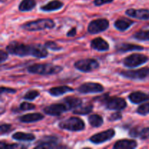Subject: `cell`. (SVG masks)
Returning <instances> with one entry per match:
<instances>
[{"mask_svg": "<svg viewBox=\"0 0 149 149\" xmlns=\"http://www.w3.org/2000/svg\"><path fill=\"white\" fill-rule=\"evenodd\" d=\"M6 50L12 55L19 57L31 55L35 58H45L48 55V51L47 50L45 45H41L39 44L27 45L16 41L9 43L6 47Z\"/></svg>", "mask_w": 149, "mask_h": 149, "instance_id": "obj_1", "label": "cell"}, {"mask_svg": "<svg viewBox=\"0 0 149 149\" xmlns=\"http://www.w3.org/2000/svg\"><path fill=\"white\" fill-rule=\"evenodd\" d=\"M63 71V67L51 63H36L28 67V71L31 74L40 75H52Z\"/></svg>", "mask_w": 149, "mask_h": 149, "instance_id": "obj_2", "label": "cell"}, {"mask_svg": "<svg viewBox=\"0 0 149 149\" xmlns=\"http://www.w3.org/2000/svg\"><path fill=\"white\" fill-rule=\"evenodd\" d=\"M55 26V22L52 19L42 18L31 22H27L22 25V28L29 31H37L44 30V29H53Z\"/></svg>", "mask_w": 149, "mask_h": 149, "instance_id": "obj_3", "label": "cell"}, {"mask_svg": "<svg viewBox=\"0 0 149 149\" xmlns=\"http://www.w3.org/2000/svg\"><path fill=\"white\" fill-rule=\"evenodd\" d=\"M101 102L109 110L122 111L127 107V102L122 97L116 96H102Z\"/></svg>", "mask_w": 149, "mask_h": 149, "instance_id": "obj_4", "label": "cell"}, {"mask_svg": "<svg viewBox=\"0 0 149 149\" xmlns=\"http://www.w3.org/2000/svg\"><path fill=\"white\" fill-rule=\"evenodd\" d=\"M58 127L62 130L78 132L81 131L85 127V124L84 121L79 117L72 116L65 120L62 121L58 124Z\"/></svg>", "mask_w": 149, "mask_h": 149, "instance_id": "obj_5", "label": "cell"}, {"mask_svg": "<svg viewBox=\"0 0 149 149\" xmlns=\"http://www.w3.org/2000/svg\"><path fill=\"white\" fill-rule=\"evenodd\" d=\"M100 66V64L95 59L93 58H85L77 61L74 63V67L77 70L82 72H90L94 70L97 69Z\"/></svg>", "mask_w": 149, "mask_h": 149, "instance_id": "obj_6", "label": "cell"}, {"mask_svg": "<svg viewBox=\"0 0 149 149\" xmlns=\"http://www.w3.org/2000/svg\"><path fill=\"white\" fill-rule=\"evenodd\" d=\"M148 60V58L146 55L135 53L125 58L123 61V64L128 68H135L146 63Z\"/></svg>", "mask_w": 149, "mask_h": 149, "instance_id": "obj_7", "label": "cell"}, {"mask_svg": "<svg viewBox=\"0 0 149 149\" xmlns=\"http://www.w3.org/2000/svg\"><path fill=\"white\" fill-rule=\"evenodd\" d=\"M109 22L107 19L105 18H100L96 19V20H92L88 25V28H87V31L90 33H93V34H96V33H100L109 28Z\"/></svg>", "mask_w": 149, "mask_h": 149, "instance_id": "obj_8", "label": "cell"}, {"mask_svg": "<svg viewBox=\"0 0 149 149\" xmlns=\"http://www.w3.org/2000/svg\"><path fill=\"white\" fill-rule=\"evenodd\" d=\"M120 75L130 79H144L149 76V67H144L137 70L122 71Z\"/></svg>", "mask_w": 149, "mask_h": 149, "instance_id": "obj_9", "label": "cell"}, {"mask_svg": "<svg viewBox=\"0 0 149 149\" xmlns=\"http://www.w3.org/2000/svg\"><path fill=\"white\" fill-rule=\"evenodd\" d=\"M59 139L55 136L44 137L39 141L35 146L36 148H64L63 146H60Z\"/></svg>", "mask_w": 149, "mask_h": 149, "instance_id": "obj_10", "label": "cell"}, {"mask_svg": "<svg viewBox=\"0 0 149 149\" xmlns=\"http://www.w3.org/2000/svg\"><path fill=\"white\" fill-rule=\"evenodd\" d=\"M104 90L102 84L95 82H86L81 84L77 88V91L81 94H90V93H101Z\"/></svg>", "mask_w": 149, "mask_h": 149, "instance_id": "obj_11", "label": "cell"}, {"mask_svg": "<svg viewBox=\"0 0 149 149\" xmlns=\"http://www.w3.org/2000/svg\"><path fill=\"white\" fill-rule=\"evenodd\" d=\"M114 130L109 129L91 136L90 138V141L95 144H100L111 140L114 137Z\"/></svg>", "mask_w": 149, "mask_h": 149, "instance_id": "obj_12", "label": "cell"}, {"mask_svg": "<svg viewBox=\"0 0 149 149\" xmlns=\"http://www.w3.org/2000/svg\"><path fill=\"white\" fill-rule=\"evenodd\" d=\"M43 111L46 114L49 115V116H58L68 110V109H67L65 103H54V104L49 105V106L45 107Z\"/></svg>", "mask_w": 149, "mask_h": 149, "instance_id": "obj_13", "label": "cell"}, {"mask_svg": "<svg viewBox=\"0 0 149 149\" xmlns=\"http://www.w3.org/2000/svg\"><path fill=\"white\" fill-rule=\"evenodd\" d=\"M127 15L139 20H149V10L148 9H129L125 12Z\"/></svg>", "mask_w": 149, "mask_h": 149, "instance_id": "obj_14", "label": "cell"}, {"mask_svg": "<svg viewBox=\"0 0 149 149\" xmlns=\"http://www.w3.org/2000/svg\"><path fill=\"white\" fill-rule=\"evenodd\" d=\"M128 97L129 100L135 104H139L143 102L149 100V95L141 91H136L130 93Z\"/></svg>", "mask_w": 149, "mask_h": 149, "instance_id": "obj_15", "label": "cell"}, {"mask_svg": "<svg viewBox=\"0 0 149 149\" xmlns=\"http://www.w3.org/2000/svg\"><path fill=\"white\" fill-rule=\"evenodd\" d=\"M45 118V116L40 113H27L23 115L18 118V120L23 123H33V122H39Z\"/></svg>", "mask_w": 149, "mask_h": 149, "instance_id": "obj_16", "label": "cell"}, {"mask_svg": "<svg viewBox=\"0 0 149 149\" xmlns=\"http://www.w3.org/2000/svg\"><path fill=\"white\" fill-rule=\"evenodd\" d=\"M91 47L97 51H107L109 49V45L102 37H97L91 41Z\"/></svg>", "mask_w": 149, "mask_h": 149, "instance_id": "obj_17", "label": "cell"}, {"mask_svg": "<svg viewBox=\"0 0 149 149\" xmlns=\"http://www.w3.org/2000/svg\"><path fill=\"white\" fill-rule=\"evenodd\" d=\"M138 146V143L134 140H120L116 141L113 148L115 149H132Z\"/></svg>", "mask_w": 149, "mask_h": 149, "instance_id": "obj_18", "label": "cell"}, {"mask_svg": "<svg viewBox=\"0 0 149 149\" xmlns=\"http://www.w3.org/2000/svg\"><path fill=\"white\" fill-rule=\"evenodd\" d=\"M63 103L66 106L68 110H71L73 109H77L82 105V100L79 97L75 96H68L64 98Z\"/></svg>", "mask_w": 149, "mask_h": 149, "instance_id": "obj_19", "label": "cell"}, {"mask_svg": "<svg viewBox=\"0 0 149 149\" xmlns=\"http://www.w3.org/2000/svg\"><path fill=\"white\" fill-rule=\"evenodd\" d=\"M135 22L132 21L130 19H128L127 17H120V18L117 19L114 23V26L116 27V29L121 31H126L127 29H129L132 25H133Z\"/></svg>", "mask_w": 149, "mask_h": 149, "instance_id": "obj_20", "label": "cell"}, {"mask_svg": "<svg viewBox=\"0 0 149 149\" xmlns=\"http://www.w3.org/2000/svg\"><path fill=\"white\" fill-rule=\"evenodd\" d=\"M64 4L60 0H52L40 7V10L45 12H51L58 10L63 7Z\"/></svg>", "mask_w": 149, "mask_h": 149, "instance_id": "obj_21", "label": "cell"}, {"mask_svg": "<svg viewBox=\"0 0 149 149\" xmlns=\"http://www.w3.org/2000/svg\"><path fill=\"white\" fill-rule=\"evenodd\" d=\"M116 51L119 52H127L135 50H143V47L140 45H133V44L122 43L118 45L116 47Z\"/></svg>", "mask_w": 149, "mask_h": 149, "instance_id": "obj_22", "label": "cell"}, {"mask_svg": "<svg viewBox=\"0 0 149 149\" xmlns=\"http://www.w3.org/2000/svg\"><path fill=\"white\" fill-rule=\"evenodd\" d=\"M74 89L71 87H68V86L63 85L60 86V87H52L49 90V93L52 96L54 97H57V96H61L65 94V93H68V92H73Z\"/></svg>", "mask_w": 149, "mask_h": 149, "instance_id": "obj_23", "label": "cell"}, {"mask_svg": "<svg viewBox=\"0 0 149 149\" xmlns=\"http://www.w3.org/2000/svg\"><path fill=\"white\" fill-rule=\"evenodd\" d=\"M36 0H22L19 4L18 10L21 12L31 11L36 7Z\"/></svg>", "mask_w": 149, "mask_h": 149, "instance_id": "obj_24", "label": "cell"}, {"mask_svg": "<svg viewBox=\"0 0 149 149\" xmlns=\"http://www.w3.org/2000/svg\"><path fill=\"white\" fill-rule=\"evenodd\" d=\"M12 138L19 141H33L35 140V135L31 133L17 132L12 135Z\"/></svg>", "mask_w": 149, "mask_h": 149, "instance_id": "obj_25", "label": "cell"}, {"mask_svg": "<svg viewBox=\"0 0 149 149\" xmlns=\"http://www.w3.org/2000/svg\"><path fill=\"white\" fill-rule=\"evenodd\" d=\"M88 121L90 125L93 127H100L103 124V119L98 114H92L89 116Z\"/></svg>", "mask_w": 149, "mask_h": 149, "instance_id": "obj_26", "label": "cell"}, {"mask_svg": "<svg viewBox=\"0 0 149 149\" xmlns=\"http://www.w3.org/2000/svg\"><path fill=\"white\" fill-rule=\"evenodd\" d=\"M93 106L92 104L86 105L84 106H79V107L75 109V110L73 111L74 114L78 115H87L91 113L93 111Z\"/></svg>", "mask_w": 149, "mask_h": 149, "instance_id": "obj_27", "label": "cell"}, {"mask_svg": "<svg viewBox=\"0 0 149 149\" xmlns=\"http://www.w3.org/2000/svg\"><path fill=\"white\" fill-rule=\"evenodd\" d=\"M133 37L137 40L149 41V30L138 31L133 35Z\"/></svg>", "mask_w": 149, "mask_h": 149, "instance_id": "obj_28", "label": "cell"}, {"mask_svg": "<svg viewBox=\"0 0 149 149\" xmlns=\"http://www.w3.org/2000/svg\"><path fill=\"white\" fill-rule=\"evenodd\" d=\"M39 95H40V93H39V92L37 91V90H29V91L23 95V98H24L25 100H34L35 98H36Z\"/></svg>", "mask_w": 149, "mask_h": 149, "instance_id": "obj_29", "label": "cell"}, {"mask_svg": "<svg viewBox=\"0 0 149 149\" xmlns=\"http://www.w3.org/2000/svg\"><path fill=\"white\" fill-rule=\"evenodd\" d=\"M137 113L140 115L145 116L149 113V103H145L141 105L137 109Z\"/></svg>", "mask_w": 149, "mask_h": 149, "instance_id": "obj_30", "label": "cell"}, {"mask_svg": "<svg viewBox=\"0 0 149 149\" xmlns=\"http://www.w3.org/2000/svg\"><path fill=\"white\" fill-rule=\"evenodd\" d=\"M45 46L46 47V48L48 49H50L53 51H59L62 49V47L59 46L58 44L55 43V42H52V41H48L45 43Z\"/></svg>", "mask_w": 149, "mask_h": 149, "instance_id": "obj_31", "label": "cell"}, {"mask_svg": "<svg viewBox=\"0 0 149 149\" xmlns=\"http://www.w3.org/2000/svg\"><path fill=\"white\" fill-rule=\"evenodd\" d=\"M0 147L1 148L5 149H15V148H26L25 146L22 145H18V144H9V143H1L0 144Z\"/></svg>", "mask_w": 149, "mask_h": 149, "instance_id": "obj_32", "label": "cell"}, {"mask_svg": "<svg viewBox=\"0 0 149 149\" xmlns=\"http://www.w3.org/2000/svg\"><path fill=\"white\" fill-rule=\"evenodd\" d=\"M138 138L141 140H146L149 138V127H145L140 129Z\"/></svg>", "mask_w": 149, "mask_h": 149, "instance_id": "obj_33", "label": "cell"}, {"mask_svg": "<svg viewBox=\"0 0 149 149\" xmlns=\"http://www.w3.org/2000/svg\"><path fill=\"white\" fill-rule=\"evenodd\" d=\"M20 109L21 111H30V110H33L35 109L36 106L35 105L32 104V103H27V102H23L20 105Z\"/></svg>", "mask_w": 149, "mask_h": 149, "instance_id": "obj_34", "label": "cell"}, {"mask_svg": "<svg viewBox=\"0 0 149 149\" xmlns=\"http://www.w3.org/2000/svg\"><path fill=\"white\" fill-rule=\"evenodd\" d=\"M12 129V125H9V124H3L0 126V132H1V135H4V134L8 133Z\"/></svg>", "mask_w": 149, "mask_h": 149, "instance_id": "obj_35", "label": "cell"}, {"mask_svg": "<svg viewBox=\"0 0 149 149\" xmlns=\"http://www.w3.org/2000/svg\"><path fill=\"white\" fill-rule=\"evenodd\" d=\"M122 118V115L121 114L120 112L117 111L112 113V114L108 118V119H109V121H111V122H114V121L119 120V119H121Z\"/></svg>", "mask_w": 149, "mask_h": 149, "instance_id": "obj_36", "label": "cell"}, {"mask_svg": "<svg viewBox=\"0 0 149 149\" xmlns=\"http://www.w3.org/2000/svg\"><path fill=\"white\" fill-rule=\"evenodd\" d=\"M113 0H94L93 3L95 6H102L103 4L113 2Z\"/></svg>", "mask_w": 149, "mask_h": 149, "instance_id": "obj_37", "label": "cell"}, {"mask_svg": "<svg viewBox=\"0 0 149 149\" xmlns=\"http://www.w3.org/2000/svg\"><path fill=\"white\" fill-rule=\"evenodd\" d=\"M139 131H140L139 127L132 128V129H131L130 131V135L132 138H138Z\"/></svg>", "mask_w": 149, "mask_h": 149, "instance_id": "obj_38", "label": "cell"}, {"mask_svg": "<svg viewBox=\"0 0 149 149\" xmlns=\"http://www.w3.org/2000/svg\"><path fill=\"white\" fill-rule=\"evenodd\" d=\"M15 93L16 90L15 89L13 88H8V87H4L3 86H1V93Z\"/></svg>", "mask_w": 149, "mask_h": 149, "instance_id": "obj_39", "label": "cell"}, {"mask_svg": "<svg viewBox=\"0 0 149 149\" xmlns=\"http://www.w3.org/2000/svg\"><path fill=\"white\" fill-rule=\"evenodd\" d=\"M8 58V55L4 50H0V62L4 63Z\"/></svg>", "mask_w": 149, "mask_h": 149, "instance_id": "obj_40", "label": "cell"}, {"mask_svg": "<svg viewBox=\"0 0 149 149\" xmlns=\"http://www.w3.org/2000/svg\"><path fill=\"white\" fill-rule=\"evenodd\" d=\"M77 34V29L75 27L72 28L71 29H70L69 31L67 33V36H70V37H73V36H76Z\"/></svg>", "mask_w": 149, "mask_h": 149, "instance_id": "obj_41", "label": "cell"}]
</instances>
